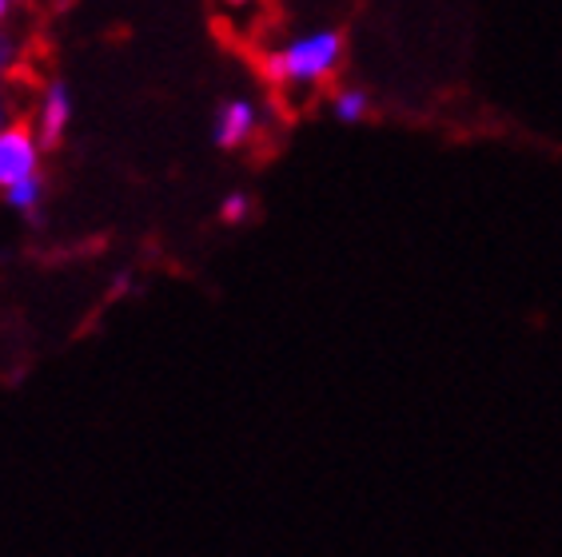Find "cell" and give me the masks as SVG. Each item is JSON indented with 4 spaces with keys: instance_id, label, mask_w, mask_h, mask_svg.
I'll return each instance as SVG.
<instances>
[{
    "instance_id": "6da1fadb",
    "label": "cell",
    "mask_w": 562,
    "mask_h": 557,
    "mask_svg": "<svg viewBox=\"0 0 562 557\" xmlns=\"http://www.w3.org/2000/svg\"><path fill=\"white\" fill-rule=\"evenodd\" d=\"M347 41L336 29H319V33H307L300 41H292L288 48H276V53L263 56V80L280 88L295 84H319L327 76L344 65Z\"/></svg>"
},
{
    "instance_id": "7a4b0ae2",
    "label": "cell",
    "mask_w": 562,
    "mask_h": 557,
    "mask_svg": "<svg viewBox=\"0 0 562 557\" xmlns=\"http://www.w3.org/2000/svg\"><path fill=\"white\" fill-rule=\"evenodd\" d=\"M41 139L29 124H4L0 128V187L41 172Z\"/></svg>"
},
{
    "instance_id": "3957f363",
    "label": "cell",
    "mask_w": 562,
    "mask_h": 557,
    "mask_svg": "<svg viewBox=\"0 0 562 557\" xmlns=\"http://www.w3.org/2000/svg\"><path fill=\"white\" fill-rule=\"evenodd\" d=\"M68 124H72V92H68L65 80H53L48 92L41 100V116H36V139H41V148H56L60 139H65Z\"/></svg>"
},
{
    "instance_id": "277c9868",
    "label": "cell",
    "mask_w": 562,
    "mask_h": 557,
    "mask_svg": "<svg viewBox=\"0 0 562 557\" xmlns=\"http://www.w3.org/2000/svg\"><path fill=\"white\" fill-rule=\"evenodd\" d=\"M251 132H256V104H251V100H227V104L220 107L212 139H216L220 148H239V144L251 139Z\"/></svg>"
},
{
    "instance_id": "5b68a950",
    "label": "cell",
    "mask_w": 562,
    "mask_h": 557,
    "mask_svg": "<svg viewBox=\"0 0 562 557\" xmlns=\"http://www.w3.org/2000/svg\"><path fill=\"white\" fill-rule=\"evenodd\" d=\"M41 200H44V180H41V172L29 175V180H16L12 187H4V204H9L12 212H21V215H36Z\"/></svg>"
},
{
    "instance_id": "8992f818",
    "label": "cell",
    "mask_w": 562,
    "mask_h": 557,
    "mask_svg": "<svg viewBox=\"0 0 562 557\" xmlns=\"http://www.w3.org/2000/svg\"><path fill=\"white\" fill-rule=\"evenodd\" d=\"M331 112H336L339 124H359V120H368L371 96L363 92V88H344V92L331 100Z\"/></svg>"
},
{
    "instance_id": "52a82bcc",
    "label": "cell",
    "mask_w": 562,
    "mask_h": 557,
    "mask_svg": "<svg viewBox=\"0 0 562 557\" xmlns=\"http://www.w3.org/2000/svg\"><path fill=\"white\" fill-rule=\"evenodd\" d=\"M248 215H251V195H244V192H232L224 204H220V219H224L227 227L244 224Z\"/></svg>"
},
{
    "instance_id": "ba28073f",
    "label": "cell",
    "mask_w": 562,
    "mask_h": 557,
    "mask_svg": "<svg viewBox=\"0 0 562 557\" xmlns=\"http://www.w3.org/2000/svg\"><path fill=\"white\" fill-rule=\"evenodd\" d=\"M12 60H16V41H12V36H0V72H9Z\"/></svg>"
},
{
    "instance_id": "9c48e42d",
    "label": "cell",
    "mask_w": 562,
    "mask_h": 557,
    "mask_svg": "<svg viewBox=\"0 0 562 557\" xmlns=\"http://www.w3.org/2000/svg\"><path fill=\"white\" fill-rule=\"evenodd\" d=\"M4 16H9V0H0V21H4Z\"/></svg>"
},
{
    "instance_id": "30bf717a",
    "label": "cell",
    "mask_w": 562,
    "mask_h": 557,
    "mask_svg": "<svg viewBox=\"0 0 562 557\" xmlns=\"http://www.w3.org/2000/svg\"><path fill=\"white\" fill-rule=\"evenodd\" d=\"M0 128H4V104H0Z\"/></svg>"
},
{
    "instance_id": "8fae6325",
    "label": "cell",
    "mask_w": 562,
    "mask_h": 557,
    "mask_svg": "<svg viewBox=\"0 0 562 557\" xmlns=\"http://www.w3.org/2000/svg\"><path fill=\"white\" fill-rule=\"evenodd\" d=\"M227 4H251V0H227Z\"/></svg>"
}]
</instances>
